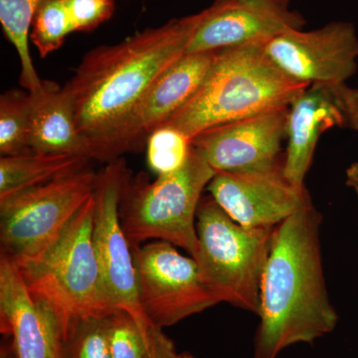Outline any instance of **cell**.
<instances>
[{
  "label": "cell",
  "instance_id": "7402d4cb",
  "mask_svg": "<svg viewBox=\"0 0 358 358\" xmlns=\"http://www.w3.org/2000/svg\"><path fill=\"white\" fill-rule=\"evenodd\" d=\"M110 317H90L72 324L62 339L63 358H112Z\"/></svg>",
  "mask_w": 358,
  "mask_h": 358
},
{
  "label": "cell",
  "instance_id": "e0dca14e",
  "mask_svg": "<svg viewBox=\"0 0 358 358\" xmlns=\"http://www.w3.org/2000/svg\"><path fill=\"white\" fill-rule=\"evenodd\" d=\"M30 96L32 152L82 155L91 159L88 140L78 131L74 108L64 88L44 80L38 93Z\"/></svg>",
  "mask_w": 358,
  "mask_h": 358
},
{
  "label": "cell",
  "instance_id": "8fae6325",
  "mask_svg": "<svg viewBox=\"0 0 358 358\" xmlns=\"http://www.w3.org/2000/svg\"><path fill=\"white\" fill-rule=\"evenodd\" d=\"M274 64L301 83H346L358 69V35L348 21L319 29H291L264 44Z\"/></svg>",
  "mask_w": 358,
  "mask_h": 358
},
{
  "label": "cell",
  "instance_id": "d6986e66",
  "mask_svg": "<svg viewBox=\"0 0 358 358\" xmlns=\"http://www.w3.org/2000/svg\"><path fill=\"white\" fill-rule=\"evenodd\" d=\"M44 0H0V23L20 61V84L30 94L38 93L43 81L30 53L29 39L35 13Z\"/></svg>",
  "mask_w": 358,
  "mask_h": 358
},
{
  "label": "cell",
  "instance_id": "277c9868",
  "mask_svg": "<svg viewBox=\"0 0 358 358\" xmlns=\"http://www.w3.org/2000/svg\"><path fill=\"white\" fill-rule=\"evenodd\" d=\"M94 194L69 225L38 255L13 260L28 291L57 320L61 338L75 322L117 313L103 285L94 248Z\"/></svg>",
  "mask_w": 358,
  "mask_h": 358
},
{
  "label": "cell",
  "instance_id": "ac0fdd59",
  "mask_svg": "<svg viewBox=\"0 0 358 358\" xmlns=\"http://www.w3.org/2000/svg\"><path fill=\"white\" fill-rule=\"evenodd\" d=\"M89 157L31 154L0 159V202L86 169Z\"/></svg>",
  "mask_w": 358,
  "mask_h": 358
},
{
  "label": "cell",
  "instance_id": "5bb4252c",
  "mask_svg": "<svg viewBox=\"0 0 358 358\" xmlns=\"http://www.w3.org/2000/svg\"><path fill=\"white\" fill-rule=\"evenodd\" d=\"M288 115L284 107L229 122L199 134L192 147L216 173L268 169L280 164Z\"/></svg>",
  "mask_w": 358,
  "mask_h": 358
},
{
  "label": "cell",
  "instance_id": "603a6c76",
  "mask_svg": "<svg viewBox=\"0 0 358 358\" xmlns=\"http://www.w3.org/2000/svg\"><path fill=\"white\" fill-rule=\"evenodd\" d=\"M192 150V141L171 127L157 129L148 138V167L157 176L176 173L185 166Z\"/></svg>",
  "mask_w": 358,
  "mask_h": 358
},
{
  "label": "cell",
  "instance_id": "f1b7e54d",
  "mask_svg": "<svg viewBox=\"0 0 358 358\" xmlns=\"http://www.w3.org/2000/svg\"><path fill=\"white\" fill-rule=\"evenodd\" d=\"M0 358H14V357H13V355H11L10 353L7 352L6 350H3V348H2L1 355H0ZM15 358H17V357H16V355H15Z\"/></svg>",
  "mask_w": 358,
  "mask_h": 358
},
{
  "label": "cell",
  "instance_id": "ffe728a7",
  "mask_svg": "<svg viewBox=\"0 0 358 358\" xmlns=\"http://www.w3.org/2000/svg\"><path fill=\"white\" fill-rule=\"evenodd\" d=\"M31 96L9 90L0 96V154H31Z\"/></svg>",
  "mask_w": 358,
  "mask_h": 358
},
{
  "label": "cell",
  "instance_id": "7c38bea8",
  "mask_svg": "<svg viewBox=\"0 0 358 358\" xmlns=\"http://www.w3.org/2000/svg\"><path fill=\"white\" fill-rule=\"evenodd\" d=\"M334 128L358 131V88L346 83L310 85L289 107L282 173L289 182L305 186L320 136Z\"/></svg>",
  "mask_w": 358,
  "mask_h": 358
},
{
  "label": "cell",
  "instance_id": "2e32d148",
  "mask_svg": "<svg viewBox=\"0 0 358 358\" xmlns=\"http://www.w3.org/2000/svg\"><path fill=\"white\" fill-rule=\"evenodd\" d=\"M0 327L13 336L17 358H63L57 320L28 291L20 268L1 253L0 258Z\"/></svg>",
  "mask_w": 358,
  "mask_h": 358
},
{
  "label": "cell",
  "instance_id": "30bf717a",
  "mask_svg": "<svg viewBox=\"0 0 358 358\" xmlns=\"http://www.w3.org/2000/svg\"><path fill=\"white\" fill-rule=\"evenodd\" d=\"M129 173L124 159L109 162L96 176L94 248L110 303L129 313L143 329L152 326L141 310L133 248L122 227L120 204Z\"/></svg>",
  "mask_w": 358,
  "mask_h": 358
},
{
  "label": "cell",
  "instance_id": "4316f807",
  "mask_svg": "<svg viewBox=\"0 0 358 358\" xmlns=\"http://www.w3.org/2000/svg\"><path fill=\"white\" fill-rule=\"evenodd\" d=\"M345 183L358 199V159L352 162L345 171Z\"/></svg>",
  "mask_w": 358,
  "mask_h": 358
},
{
  "label": "cell",
  "instance_id": "7a4b0ae2",
  "mask_svg": "<svg viewBox=\"0 0 358 358\" xmlns=\"http://www.w3.org/2000/svg\"><path fill=\"white\" fill-rule=\"evenodd\" d=\"M206 14L205 8L85 54L63 88L88 143L113 128L185 55Z\"/></svg>",
  "mask_w": 358,
  "mask_h": 358
},
{
  "label": "cell",
  "instance_id": "cb8c5ba5",
  "mask_svg": "<svg viewBox=\"0 0 358 358\" xmlns=\"http://www.w3.org/2000/svg\"><path fill=\"white\" fill-rule=\"evenodd\" d=\"M150 327L148 329H143L136 320L124 310H117L114 315H110V357L147 358L150 350Z\"/></svg>",
  "mask_w": 358,
  "mask_h": 358
},
{
  "label": "cell",
  "instance_id": "52a82bcc",
  "mask_svg": "<svg viewBox=\"0 0 358 358\" xmlns=\"http://www.w3.org/2000/svg\"><path fill=\"white\" fill-rule=\"evenodd\" d=\"M96 176L86 167L0 202L1 253L15 261L41 253L94 194Z\"/></svg>",
  "mask_w": 358,
  "mask_h": 358
},
{
  "label": "cell",
  "instance_id": "ba28073f",
  "mask_svg": "<svg viewBox=\"0 0 358 358\" xmlns=\"http://www.w3.org/2000/svg\"><path fill=\"white\" fill-rule=\"evenodd\" d=\"M218 52L186 53L113 128L89 141L91 159L112 162L141 152L148 138L199 91Z\"/></svg>",
  "mask_w": 358,
  "mask_h": 358
},
{
  "label": "cell",
  "instance_id": "3957f363",
  "mask_svg": "<svg viewBox=\"0 0 358 358\" xmlns=\"http://www.w3.org/2000/svg\"><path fill=\"white\" fill-rule=\"evenodd\" d=\"M264 44L219 51L199 91L164 126L192 141L223 124L289 107L310 85L287 76L268 57Z\"/></svg>",
  "mask_w": 358,
  "mask_h": 358
},
{
  "label": "cell",
  "instance_id": "83f0119b",
  "mask_svg": "<svg viewBox=\"0 0 358 358\" xmlns=\"http://www.w3.org/2000/svg\"><path fill=\"white\" fill-rule=\"evenodd\" d=\"M169 358H194L192 357V355H190L189 353L187 352H183L180 353V355H178V353H176V352H174L173 353H171V355H169Z\"/></svg>",
  "mask_w": 358,
  "mask_h": 358
},
{
  "label": "cell",
  "instance_id": "5b68a950",
  "mask_svg": "<svg viewBox=\"0 0 358 358\" xmlns=\"http://www.w3.org/2000/svg\"><path fill=\"white\" fill-rule=\"evenodd\" d=\"M274 229L244 227L211 195L202 197L196 214V249L192 257L220 303L258 315L261 282Z\"/></svg>",
  "mask_w": 358,
  "mask_h": 358
},
{
  "label": "cell",
  "instance_id": "9c48e42d",
  "mask_svg": "<svg viewBox=\"0 0 358 358\" xmlns=\"http://www.w3.org/2000/svg\"><path fill=\"white\" fill-rule=\"evenodd\" d=\"M141 310L164 329L220 303L205 284L192 256L173 244L155 241L133 248Z\"/></svg>",
  "mask_w": 358,
  "mask_h": 358
},
{
  "label": "cell",
  "instance_id": "9a60e30c",
  "mask_svg": "<svg viewBox=\"0 0 358 358\" xmlns=\"http://www.w3.org/2000/svg\"><path fill=\"white\" fill-rule=\"evenodd\" d=\"M298 11L272 0H216L193 35L186 53H203L266 43L291 29H303Z\"/></svg>",
  "mask_w": 358,
  "mask_h": 358
},
{
  "label": "cell",
  "instance_id": "484cf974",
  "mask_svg": "<svg viewBox=\"0 0 358 358\" xmlns=\"http://www.w3.org/2000/svg\"><path fill=\"white\" fill-rule=\"evenodd\" d=\"M148 341L150 350L147 358H169L171 353L176 352L173 341L162 333V329L154 324L150 327Z\"/></svg>",
  "mask_w": 358,
  "mask_h": 358
},
{
  "label": "cell",
  "instance_id": "4fadbf2b",
  "mask_svg": "<svg viewBox=\"0 0 358 358\" xmlns=\"http://www.w3.org/2000/svg\"><path fill=\"white\" fill-rule=\"evenodd\" d=\"M212 199L244 227H275L310 199L305 186L289 182L282 162L261 171L216 173L207 187Z\"/></svg>",
  "mask_w": 358,
  "mask_h": 358
},
{
  "label": "cell",
  "instance_id": "d4e9b609",
  "mask_svg": "<svg viewBox=\"0 0 358 358\" xmlns=\"http://www.w3.org/2000/svg\"><path fill=\"white\" fill-rule=\"evenodd\" d=\"M74 32H91L110 20L115 0H64Z\"/></svg>",
  "mask_w": 358,
  "mask_h": 358
},
{
  "label": "cell",
  "instance_id": "8992f818",
  "mask_svg": "<svg viewBox=\"0 0 358 358\" xmlns=\"http://www.w3.org/2000/svg\"><path fill=\"white\" fill-rule=\"evenodd\" d=\"M216 171L192 147L185 166L152 182L129 174L122 188L120 212L131 248L150 239L164 241L194 254L196 214L202 193Z\"/></svg>",
  "mask_w": 358,
  "mask_h": 358
},
{
  "label": "cell",
  "instance_id": "6da1fadb",
  "mask_svg": "<svg viewBox=\"0 0 358 358\" xmlns=\"http://www.w3.org/2000/svg\"><path fill=\"white\" fill-rule=\"evenodd\" d=\"M322 216L308 199L275 226L260 288L254 358H277L298 343H313L336 329L320 250Z\"/></svg>",
  "mask_w": 358,
  "mask_h": 358
},
{
  "label": "cell",
  "instance_id": "44dd1931",
  "mask_svg": "<svg viewBox=\"0 0 358 358\" xmlns=\"http://www.w3.org/2000/svg\"><path fill=\"white\" fill-rule=\"evenodd\" d=\"M74 32L64 0H44L33 20L30 40L45 58L64 44L66 37Z\"/></svg>",
  "mask_w": 358,
  "mask_h": 358
},
{
  "label": "cell",
  "instance_id": "f546056e",
  "mask_svg": "<svg viewBox=\"0 0 358 358\" xmlns=\"http://www.w3.org/2000/svg\"><path fill=\"white\" fill-rule=\"evenodd\" d=\"M272 1L277 2V3L282 4V6H289V2H291L292 0H272Z\"/></svg>",
  "mask_w": 358,
  "mask_h": 358
}]
</instances>
